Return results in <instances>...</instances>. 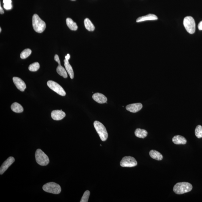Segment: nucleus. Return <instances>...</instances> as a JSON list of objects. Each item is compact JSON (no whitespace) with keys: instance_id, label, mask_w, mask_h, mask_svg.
<instances>
[{"instance_id":"obj_1","label":"nucleus","mask_w":202,"mask_h":202,"mask_svg":"<svg viewBox=\"0 0 202 202\" xmlns=\"http://www.w3.org/2000/svg\"><path fill=\"white\" fill-rule=\"evenodd\" d=\"M192 188V185L189 183L179 182L175 185L173 190L175 193L180 195L190 192Z\"/></svg>"},{"instance_id":"obj_2","label":"nucleus","mask_w":202,"mask_h":202,"mask_svg":"<svg viewBox=\"0 0 202 202\" xmlns=\"http://www.w3.org/2000/svg\"><path fill=\"white\" fill-rule=\"evenodd\" d=\"M32 25L35 31L38 33H43L46 28L45 22L37 14H34L32 17Z\"/></svg>"},{"instance_id":"obj_3","label":"nucleus","mask_w":202,"mask_h":202,"mask_svg":"<svg viewBox=\"0 0 202 202\" xmlns=\"http://www.w3.org/2000/svg\"><path fill=\"white\" fill-rule=\"evenodd\" d=\"M94 126L101 140L105 141L108 138V133L105 127L100 122L97 121L94 122Z\"/></svg>"},{"instance_id":"obj_4","label":"nucleus","mask_w":202,"mask_h":202,"mask_svg":"<svg viewBox=\"0 0 202 202\" xmlns=\"http://www.w3.org/2000/svg\"><path fill=\"white\" fill-rule=\"evenodd\" d=\"M35 159L37 163L41 166L47 165L49 163L48 157L41 149L36 150Z\"/></svg>"},{"instance_id":"obj_5","label":"nucleus","mask_w":202,"mask_h":202,"mask_svg":"<svg viewBox=\"0 0 202 202\" xmlns=\"http://www.w3.org/2000/svg\"><path fill=\"white\" fill-rule=\"evenodd\" d=\"M43 189L48 193L55 194H59L61 192V188L58 184L54 182H49L44 185Z\"/></svg>"},{"instance_id":"obj_6","label":"nucleus","mask_w":202,"mask_h":202,"mask_svg":"<svg viewBox=\"0 0 202 202\" xmlns=\"http://www.w3.org/2000/svg\"><path fill=\"white\" fill-rule=\"evenodd\" d=\"M184 25L186 31L189 33L194 34L195 31V23L192 17L187 16L184 18Z\"/></svg>"},{"instance_id":"obj_7","label":"nucleus","mask_w":202,"mask_h":202,"mask_svg":"<svg viewBox=\"0 0 202 202\" xmlns=\"http://www.w3.org/2000/svg\"><path fill=\"white\" fill-rule=\"evenodd\" d=\"M47 85L48 87L59 95L63 96H66V93L64 89L58 83L52 81H49L47 82Z\"/></svg>"},{"instance_id":"obj_8","label":"nucleus","mask_w":202,"mask_h":202,"mask_svg":"<svg viewBox=\"0 0 202 202\" xmlns=\"http://www.w3.org/2000/svg\"><path fill=\"white\" fill-rule=\"evenodd\" d=\"M138 163L134 158L127 156L124 157L120 162V165L122 167H132L136 166Z\"/></svg>"},{"instance_id":"obj_9","label":"nucleus","mask_w":202,"mask_h":202,"mask_svg":"<svg viewBox=\"0 0 202 202\" xmlns=\"http://www.w3.org/2000/svg\"><path fill=\"white\" fill-rule=\"evenodd\" d=\"M14 158L12 157H9L1 165L0 168V174H3L7 170L8 168L14 163Z\"/></svg>"},{"instance_id":"obj_10","label":"nucleus","mask_w":202,"mask_h":202,"mask_svg":"<svg viewBox=\"0 0 202 202\" xmlns=\"http://www.w3.org/2000/svg\"><path fill=\"white\" fill-rule=\"evenodd\" d=\"M51 117L54 120H61L65 117L66 114L62 110H54L51 112Z\"/></svg>"},{"instance_id":"obj_11","label":"nucleus","mask_w":202,"mask_h":202,"mask_svg":"<svg viewBox=\"0 0 202 202\" xmlns=\"http://www.w3.org/2000/svg\"><path fill=\"white\" fill-rule=\"evenodd\" d=\"M13 81L17 88L20 91H24L25 89L26 88L25 83L20 78L16 77H13Z\"/></svg>"},{"instance_id":"obj_12","label":"nucleus","mask_w":202,"mask_h":202,"mask_svg":"<svg viewBox=\"0 0 202 202\" xmlns=\"http://www.w3.org/2000/svg\"><path fill=\"white\" fill-rule=\"evenodd\" d=\"M143 107L142 104L140 103L131 104L128 105L126 107V109L128 110L132 113H136L142 109Z\"/></svg>"},{"instance_id":"obj_13","label":"nucleus","mask_w":202,"mask_h":202,"mask_svg":"<svg viewBox=\"0 0 202 202\" xmlns=\"http://www.w3.org/2000/svg\"><path fill=\"white\" fill-rule=\"evenodd\" d=\"M93 98L98 104H103L107 102V98L104 95L100 93H96L93 94Z\"/></svg>"},{"instance_id":"obj_14","label":"nucleus","mask_w":202,"mask_h":202,"mask_svg":"<svg viewBox=\"0 0 202 202\" xmlns=\"http://www.w3.org/2000/svg\"><path fill=\"white\" fill-rule=\"evenodd\" d=\"M158 19L156 15L149 14L138 18L136 20V22L139 23L148 20H157Z\"/></svg>"},{"instance_id":"obj_15","label":"nucleus","mask_w":202,"mask_h":202,"mask_svg":"<svg viewBox=\"0 0 202 202\" xmlns=\"http://www.w3.org/2000/svg\"><path fill=\"white\" fill-rule=\"evenodd\" d=\"M172 141L176 144H184L187 143L186 139L180 135L174 136L172 139Z\"/></svg>"},{"instance_id":"obj_16","label":"nucleus","mask_w":202,"mask_h":202,"mask_svg":"<svg viewBox=\"0 0 202 202\" xmlns=\"http://www.w3.org/2000/svg\"><path fill=\"white\" fill-rule=\"evenodd\" d=\"M64 65L65 67L66 71L69 75L70 78L72 79L74 78V72L72 67L68 62V60L65 59L64 60Z\"/></svg>"},{"instance_id":"obj_17","label":"nucleus","mask_w":202,"mask_h":202,"mask_svg":"<svg viewBox=\"0 0 202 202\" xmlns=\"http://www.w3.org/2000/svg\"><path fill=\"white\" fill-rule=\"evenodd\" d=\"M150 157L152 159L157 160L158 161H160L163 159V156L162 154L157 150H152L149 152Z\"/></svg>"},{"instance_id":"obj_18","label":"nucleus","mask_w":202,"mask_h":202,"mask_svg":"<svg viewBox=\"0 0 202 202\" xmlns=\"http://www.w3.org/2000/svg\"><path fill=\"white\" fill-rule=\"evenodd\" d=\"M135 135L140 138H144L147 136L148 132L144 129H137L135 131Z\"/></svg>"},{"instance_id":"obj_19","label":"nucleus","mask_w":202,"mask_h":202,"mask_svg":"<svg viewBox=\"0 0 202 202\" xmlns=\"http://www.w3.org/2000/svg\"><path fill=\"white\" fill-rule=\"evenodd\" d=\"M66 24L67 25L68 28L70 30L75 31L78 29V26L76 23L74 22L73 20L70 18H67L66 20Z\"/></svg>"},{"instance_id":"obj_20","label":"nucleus","mask_w":202,"mask_h":202,"mask_svg":"<svg viewBox=\"0 0 202 202\" xmlns=\"http://www.w3.org/2000/svg\"><path fill=\"white\" fill-rule=\"evenodd\" d=\"M11 109L16 113H21L23 111V108L20 104L17 102L14 103L11 106Z\"/></svg>"},{"instance_id":"obj_21","label":"nucleus","mask_w":202,"mask_h":202,"mask_svg":"<svg viewBox=\"0 0 202 202\" xmlns=\"http://www.w3.org/2000/svg\"><path fill=\"white\" fill-rule=\"evenodd\" d=\"M84 24L86 28L89 31H93L95 29V27L88 18L85 19L84 21Z\"/></svg>"},{"instance_id":"obj_22","label":"nucleus","mask_w":202,"mask_h":202,"mask_svg":"<svg viewBox=\"0 0 202 202\" xmlns=\"http://www.w3.org/2000/svg\"><path fill=\"white\" fill-rule=\"evenodd\" d=\"M57 72L61 76L65 78H66L68 77L67 72L63 66L61 65V64L58 65V66L57 68Z\"/></svg>"},{"instance_id":"obj_23","label":"nucleus","mask_w":202,"mask_h":202,"mask_svg":"<svg viewBox=\"0 0 202 202\" xmlns=\"http://www.w3.org/2000/svg\"><path fill=\"white\" fill-rule=\"evenodd\" d=\"M32 53V50L30 49H26L23 51L20 54V58L23 59H26Z\"/></svg>"},{"instance_id":"obj_24","label":"nucleus","mask_w":202,"mask_h":202,"mask_svg":"<svg viewBox=\"0 0 202 202\" xmlns=\"http://www.w3.org/2000/svg\"><path fill=\"white\" fill-rule=\"evenodd\" d=\"M40 68L39 63L35 62L30 65L28 67V69L30 71L36 72Z\"/></svg>"},{"instance_id":"obj_25","label":"nucleus","mask_w":202,"mask_h":202,"mask_svg":"<svg viewBox=\"0 0 202 202\" xmlns=\"http://www.w3.org/2000/svg\"><path fill=\"white\" fill-rule=\"evenodd\" d=\"M195 134L198 138H202V127L200 125H198L195 129Z\"/></svg>"},{"instance_id":"obj_26","label":"nucleus","mask_w":202,"mask_h":202,"mask_svg":"<svg viewBox=\"0 0 202 202\" xmlns=\"http://www.w3.org/2000/svg\"><path fill=\"white\" fill-rule=\"evenodd\" d=\"M90 192L89 190H86L83 194L82 197L80 202H88L89 197L90 195Z\"/></svg>"},{"instance_id":"obj_27","label":"nucleus","mask_w":202,"mask_h":202,"mask_svg":"<svg viewBox=\"0 0 202 202\" xmlns=\"http://www.w3.org/2000/svg\"><path fill=\"white\" fill-rule=\"evenodd\" d=\"M3 7L6 10H9L12 8V6L11 4H8L4 5Z\"/></svg>"},{"instance_id":"obj_28","label":"nucleus","mask_w":202,"mask_h":202,"mask_svg":"<svg viewBox=\"0 0 202 202\" xmlns=\"http://www.w3.org/2000/svg\"><path fill=\"white\" fill-rule=\"evenodd\" d=\"M54 60L58 63V65L61 64L58 55L56 54L54 56Z\"/></svg>"},{"instance_id":"obj_29","label":"nucleus","mask_w":202,"mask_h":202,"mask_svg":"<svg viewBox=\"0 0 202 202\" xmlns=\"http://www.w3.org/2000/svg\"><path fill=\"white\" fill-rule=\"evenodd\" d=\"M11 3H12L11 0H3V3L4 4H11Z\"/></svg>"},{"instance_id":"obj_30","label":"nucleus","mask_w":202,"mask_h":202,"mask_svg":"<svg viewBox=\"0 0 202 202\" xmlns=\"http://www.w3.org/2000/svg\"><path fill=\"white\" fill-rule=\"evenodd\" d=\"M198 28L199 30H202V21L199 23V25H198Z\"/></svg>"},{"instance_id":"obj_31","label":"nucleus","mask_w":202,"mask_h":202,"mask_svg":"<svg viewBox=\"0 0 202 202\" xmlns=\"http://www.w3.org/2000/svg\"><path fill=\"white\" fill-rule=\"evenodd\" d=\"M0 13H1V14H4V13L3 9L2 8V7L1 6H1H0Z\"/></svg>"},{"instance_id":"obj_32","label":"nucleus","mask_w":202,"mask_h":202,"mask_svg":"<svg viewBox=\"0 0 202 202\" xmlns=\"http://www.w3.org/2000/svg\"><path fill=\"white\" fill-rule=\"evenodd\" d=\"M70 58V55L69 54H68L65 57V59L68 60Z\"/></svg>"},{"instance_id":"obj_33","label":"nucleus","mask_w":202,"mask_h":202,"mask_svg":"<svg viewBox=\"0 0 202 202\" xmlns=\"http://www.w3.org/2000/svg\"><path fill=\"white\" fill-rule=\"evenodd\" d=\"M1 30H2L1 28H0V32H1Z\"/></svg>"},{"instance_id":"obj_34","label":"nucleus","mask_w":202,"mask_h":202,"mask_svg":"<svg viewBox=\"0 0 202 202\" xmlns=\"http://www.w3.org/2000/svg\"><path fill=\"white\" fill-rule=\"evenodd\" d=\"M71 1H75V0H71Z\"/></svg>"}]
</instances>
